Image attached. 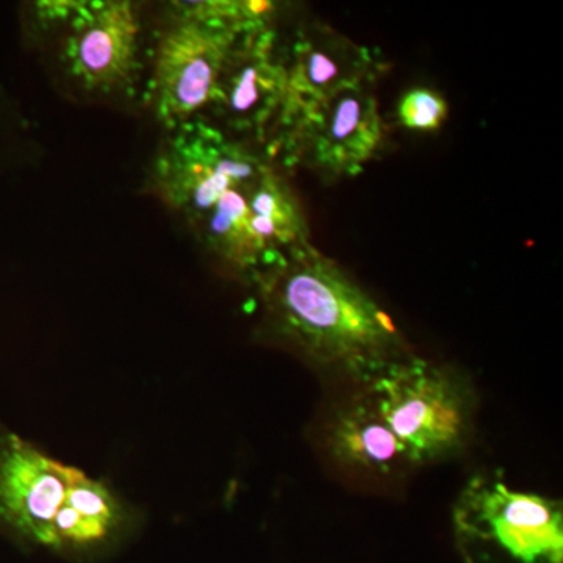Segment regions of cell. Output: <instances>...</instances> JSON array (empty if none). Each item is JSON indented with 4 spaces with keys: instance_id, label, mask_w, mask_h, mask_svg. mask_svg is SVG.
Returning <instances> with one entry per match:
<instances>
[{
    "instance_id": "obj_1",
    "label": "cell",
    "mask_w": 563,
    "mask_h": 563,
    "mask_svg": "<svg viewBox=\"0 0 563 563\" xmlns=\"http://www.w3.org/2000/svg\"><path fill=\"white\" fill-rule=\"evenodd\" d=\"M143 181L217 268L252 290L312 244L290 176L265 147L207 121L165 133Z\"/></svg>"
},
{
    "instance_id": "obj_2",
    "label": "cell",
    "mask_w": 563,
    "mask_h": 563,
    "mask_svg": "<svg viewBox=\"0 0 563 563\" xmlns=\"http://www.w3.org/2000/svg\"><path fill=\"white\" fill-rule=\"evenodd\" d=\"M254 291L266 340L357 388L413 355L376 299L313 244Z\"/></svg>"
},
{
    "instance_id": "obj_3",
    "label": "cell",
    "mask_w": 563,
    "mask_h": 563,
    "mask_svg": "<svg viewBox=\"0 0 563 563\" xmlns=\"http://www.w3.org/2000/svg\"><path fill=\"white\" fill-rule=\"evenodd\" d=\"M269 2H169L151 29L141 102L165 133L201 120L236 41L274 14Z\"/></svg>"
},
{
    "instance_id": "obj_4",
    "label": "cell",
    "mask_w": 563,
    "mask_h": 563,
    "mask_svg": "<svg viewBox=\"0 0 563 563\" xmlns=\"http://www.w3.org/2000/svg\"><path fill=\"white\" fill-rule=\"evenodd\" d=\"M128 510L110 488L54 461L14 433L0 435V525L55 551H87L113 540Z\"/></svg>"
},
{
    "instance_id": "obj_5",
    "label": "cell",
    "mask_w": 563,
    "mask_h": 563,
    "mask_svg": "<svg viewBox=\"0 0 563 563\" xmlns=\"http://www.w3.org/2000/svg\"><path fill=\"white\" fill-rule=\"evenodd\" d=\"M40 31L54 36L63 79L90 99L133 98L143 90L151 29L132 0L38 2Z\"/></svg>"
},
{
    "instance_id": "obj_6",
    "label": "cell",
    "mask_w": 563,
    "mask_h": 563,
    "mask_svg": "<svg viewBox=\"0 0 563 563\" xmlns=\"http://www.w3.org/2000/svg\"><path fill=\"white\" fill-rule=\"evenodd\" d=\"M362 388L412 468L450 461L468 446L476 420V393L457 369L413 354Z\"/></svg>"
},
{
    "instance_id": "obj_7",
    "label": "cell",
    "mask_w": 563,
    "mask_h": 563,
    "mask_svg": "<svg viewBox=\"0 0 563 563\" xmlns=\"http://www.w3.org/2000/svg\"><path fill=\"white\" fill-rule=\"evenodd\" d=\"M451 520L465 563H563L561 499L515 490L501 472L473 474Z\"/></svg>"
},
{
    "instance_id": "obj_8",
    "label": "cell",
    "mask_w": 563,
    "mask_h": 563,
    "mask_svg": "<svg viewBox=\"0 0 563 563\" xmlns=\"http://www.w3.org/2000/svg\"><path fill=\"white\" fill-rule=\"evenodd\" d=\"M374 84L354 85L285 114L265 150L290 176L309 169L321 179H351L383 151L385 128Z\"/></svg>"
},
{
    "instance_id": "obj_9",
    "label": "cell",
    "mask_w": 563,
    "mask_h": 563,
    "mask_svg": "<svg viewBox=\"0 0 563 563\" xmlns=\"http://www.w3.org/2000/svg\"><path fill=\"white\" fill-rule=\"evenodd\" d=\"M287 99L285 41L272 14L250 25L236 41L201 120L233 140L265 147Z\"/></svg>"
},
{
    "instance_id": "obj_10",
    "label": "cell",
    "mask_w": 563,
    "mask_h": 563,
    "mask_svg": "<svg viewBox=\"0 0 563 563\" xmlns=\"http://www.w3.org/2000/svg\"><path fill=\"white\" fill-rule=\"evenodd\" d=\"M285 57L288 99L282 118L344 88L374 84L384 69L368 47L318 22L302 25L285 41Z\"/></svg>"
},
{
    "instance_id": "obj_11",
    "label": "cell",
    "mask_w": 563,
    "mask_h": 563,
    "mask_svg": "<svg viewBox=\"0 0 563 563\" xmlns=\"http://www.w3.org/2000/svg\"><path fill=\"white\" fill-rule=\"evenodd\" d=\"M324 446L333 465L357 479L383 483L413 470L363 388L333 409Z\"/></svg>"
},
{
    "instance_id": "obj_12",
    "label": "cell",
    "mask_w": 563,
    "mask_h": 563,
    "mask_svg": "<svg viewBox=\"0 0 563 563\" xmlns=\"http://www.w3.org/2000/svg\"><path fill=\"white\" fill-rule=\"evenodd\" d=\"M396 114L402 128L409 131H439L448 118V103L440 92L429 88H413L399 99Z\"/></svg>"
}]
</instances>
